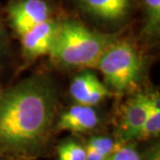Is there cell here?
Here are the masks:
<instances>
[{"mask_svg": "<svg viewBox=\"0 0 160 160\" xmlns=\"http://www.w3.org/2000/svg\"><path fill=\"white\" fill-rule=\"evenodd\" d=\"M148 89L129 95L118 112L112 135L122 143L138 142L147 114Z\"/></svg>", "mask_w": 160, "mask_h": 160, "instance_id": "obj_4", "label": "cell"}, {"mask_svg": "<svg viewBox=\"0 0 160 160\" xmlns=\"http://www.w3.org/2000/svg\"><path fill=\"white\" fill-rule=\"evenodd\" d=\"M9 53H11V50H9V38L5 27L4 19H3L1 12H0V74H1L2 70L6 66V62H8L9 57Z\"/></svg>", "mask_w": 160, "mask_h": 160, "instance_id": "obj_15", "label": "cell"}, {"mask_svg": "<svg viewBox=\"0 0 160 160\" xmlns=\"http://www.w3.org/2000/svg\"><path fill=\"white\" fill-rule=\"evenodd\" d=\"M59 112V92L47 73L0 89V156L34 160L49 151Z\"/></svg>", "mask_w": 160, "mask_h": 160, "instance_id": "obj_1", "label": "cell"}, {"mask_svg": "<svg viewBox=\"0 0 160 160\" xmlns=\"http://www.w3.org/2000/svg\"><path fill=\"white\" fill-rule=\"evenodd\" d=\"M106 160H145V155L139 142H127L111 153Z\"/></svg>", "mask_w": 160, "mask_h": 160, "instance_id": "obj_14", "label": "cell"}, {"mask_svg": "<svg viewBox=\"0 0 160 160\" xmlns=\"http://www.w3.org/2000/svg\"><path fill=\"white\" fill-rule=\"evenodd\" d=\"M52 16L53 6L47 0H12L6 6L8 26L19 37Z\"/></svg>", "mask_w": 160, "mask_h": 160, "instance_id": "obj_7", "label": "cell"}, {"mask_svg": "<svg viewBox=\"0 0 160 160\" xmlns=\"http://www.w3.org/2000/svg\"><path fill=\"white\" fill-rule=\"evenodd\" d=\"M111 92L91 69L80 70L72 78L69 95L74 103L99 106Z\"/></svg>", "mask_w": 160, "mask_h": 160, "instance_id": "obj_9", "label": "cell"}, {"mask_svg": "<svg viewBox=\"0 0 160 160\" xmlns=\"http://www.w3.org/2000/svg\"><path fill=\"white\" fill-rule=\"evenodd\" d=\"M81 140L85 148L86 160H106L111 153L123 145L112 134L99 132L88 134Z\"/></svg>", "mask_w": 160, "mask_h": 160, "instance_id": "obj_11", "label": "cell"}, {"mask_svg": "<svg viewBox=\"0 0 160 160\" xmlns=\"http://www.w3.org/2000/svg\"><path fill=\"white\" fill-rule=\"evenodd\" d=\"M0 160H11V159H8V158H4V157H1V156H0Z\"/></svg>", "mask_w": 160, "mask_h": 160, "instance_id": "obj_16", "label": "cell"}, {"mask_svg": "<svg viewBox=\"0 0 160 160\" xmlns=\"http://www.w3.org/2000/svg\"><path fill=\"white\" fill-rule=\"evenodd\" d=\"M97 68L111 92L132 94L140 89L148 72L146 56L132 41L119 38L104 51Z\"/></svg>", "mask_w": 160, "mask_h": 160, "instance_id": "obj_3", "label": "cell"}, {"mask_svg": "<svg viewBox=\"0 0 160 160\" xmlns=\"http://www.w3.org/2000/svg\"><path fill=\"white\" fill-rule=\"evenodd\" d=\"M119 38L117 31L102 32L74 19L59 20L50 60L62 71L95 68L104 51Z\"/></svg>", "mask_w": 160, "mask_h": 160, "instance_id": "obj_2", "label": "cell"}, {"mask_svg": "<svg viewBox=\"0 0 160 160\" xmlns=\"http://www.w3.org/2000/svg\"><path fill=\"white\" fill-rule=\"evenodd\" d=\"M80 12L109 29L127 23L136 6V0H73Z\"/></svg>", "mask_w": 160, "mask_h": 160, "instance_id": "obj_5", "label": "cell"}, {"mask_svg": "<svg viewBox=\"0 0 160 160\" xmlns=\"http://www.w3.org/2000/svg\"><path fill=\"white\" fill-rule=\"evenodd\" d=\"M58 22L57 19L51 18L19 37L22 56L26 62H31L39 57L49 55L58 28Z\"/></svg>", "mask_w": 160, "mask_h": 160, "instance_id": "obj_8", "label": "cell"}, {"mask_svg": "<svg viewBox=\"0 0 160 160\" xmlns=\"http://www.w3.org/2000/svg\"><path fill=\"white\" fill-rule=\"evenodd\" d=\"M104 116L98 106L73 103L57 114L54 133L67 131L73 135L98 132L103 125Z\"/></svg>", "mask_w": 160, "mask_h": 160, "instance_id": "obj_6", "label": "cell"}, {"mask_svg": "<svg viewBox=\"0 0 160 160\" xmlns=\"http://www.w3.org/2000/svg\"><path fill=\"white\" fill-rule=\"evenodd\" d=\"M140 40L148 46L158 42L160 36V0H142V25Z\"/></svg>", "mask_w": 160, "mask_h": 160, "instance_id": "obj_10", "label": "cell"}, {"mask_svg": "<svg viewBox=\"0 0 160 160\" xmlns=\"http://www.w3.org/2000/svg\"><path fill=\"white\" fill-rule=\"evenodd\" d=\"M56 160H86L85 148L76 135L60 139L55 146Z\"/></svg>", "mask_w": 160, "mask_h": 160, "instance_id": "obj_13", "label": "cell"}, {"mask_svg": "<svg viewBox=\"0 0 160 160\" xmlns=\"http://www.w3.org/2000/svg\"><path fill=\"white\" fill-rule=\"evenodd\" d=\"M160 135V95L156 89H148L147 114L138 142L158 139Z\"/></svg>", "mask_w": 160, "mask_h": 160, "instance_id": "obj_12", "label": "cell"}]
</instances>
